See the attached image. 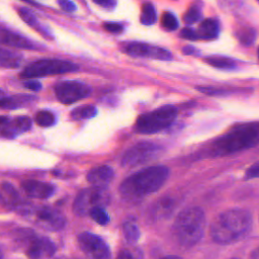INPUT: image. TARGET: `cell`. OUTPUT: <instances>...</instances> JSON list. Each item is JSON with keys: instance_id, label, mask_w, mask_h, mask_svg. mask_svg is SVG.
I'll use <instances>...</instances> for the list:
<instances>
[{"instance_id": "obj_1", "label": "cell", "mask_w": 259, "mask_h": 259, "mask_svg": "<svg viewBox=\"0 0 259 259\" xmlns=\"http://www.w3.org/2000/svg\"><path fill=\"white\" fill-rule=\"evenodd\" d=\"M253 219L247 209L231 208L219 213L210 224L211 239L222 245L244 239L251 231Z\"/></svg>"}, {"instance_id": "obj_2", "label": "cell", "mask_w": 259, "mask_h": 259, "mask_svg": "<svg viewBox=\"0 0 259 259\" xmlns=\"http://www.w3.org/2000/svg\"><path fill=\"white\" fill-rule=\"evenodd\" d=\"M169 176V169L163 165L142 169L125 178L119 186L121 196L131 202L140 201L146 195L158 191Z\"/></svg>"}, {"instance_id": "obj_3", "label": "cell", "mask_w": 259, "mask_h": 259, "mask_svg": "<svg viewBox=\"0 0 259 259\" xmlns=\"http://www.w3.org/2000/svg\"><path fill=\"white\" fill-rule=\"evenodd\" d=\"M259 145V127L241 124L214 140L209 147L210 156H227Z\"/></svg>"}, {"instance_id": "obj_4", "label": "cell", "mask_w": 259, "mask_h": 259, "mask_svg": "<svg viewBox=\"0 0 259 259\" xmlns=\"http://www.w3.org/2000/svg\"><path fill=\"white\" fill-rule=\"evenodd\" d=\"M205 215L200 207L192 206L183 209L175 219L172 235L179 246L190 248L197 244L203 236Z\"/></svg>"}, {"instance_id": "obj_5", "label": "cell", "mask_w": 259, "mask_h": 259, "mask_svg": "<svg viewBox=\"0 0 259 259\" xmlns=\"http://www.w3.org/2000/svg\"><path fill=\"white\" fill-rule=\"evenodd\" d=\"M17 211L23 217L31 219L35 225L47 231H59L66 224L62 212L51 206H33L24 202Z\"/></svg>"}, {"instance_id": "obj_6", "label": "cell", "mask_w": 259, "mask_h": 259, "mask_svg": "<svg viewBox=\"0 0 259 259\" xmlns=\"http://www.w3.org/2000/svg\"><path fill=\"white\" fill-rule=\"evenodd\" d=\"M177 109L172 105H165L138 117L136 130L142 134H153L168 127L174 121Z\"/></svg>"}, {"instance_id": "obj_7", "label": "cell", "mask_w": 259, "mask_h": 259, "mask_svg": "<svg viewBox=\"0 0 259 259\" xmlns=\"http://www.w3.org/2000/svg\"><path fill=\"white\" fill-rule=\"evenodd\" d=\"M110 201V194L106 187L91 186L81 190L73 203V210L77 215L85 217L96 207H105Z\"/></svg>"}, {"instance_id": "obj_8", "label": "cell", "mask_w": 259, "mask_h": 259, "mask_svg": "<svg viewBox=\"0 0 259 259\" xmlns=\"http://www.w3.org/2000/svg\"><path fill=\"white\" fill-rule=\"evenodd\" d=\"M78 66L64 60H39L26 66L20 73L22 78H37L77 71Z\"/></svg>"}, {"instance_id": "obj_9", "label": "cell", "mask_w": 259, "mask_h": 259, "mask_svg": "<svg viewBox=\"0 0 259 259\" xmlns=\"http://www.w3.org/2000/svg\"><path fill=\"white\" fill-rule=\"evenodd\" d=\"M162 152V148L156 144L142 142L130 148L121 158L123 167H136L156 159Z\"/></svg>"}, {"instance_id": "obj_10", "label": "cell", "mask_w": 259, "mask_h": 259, "mask_svg": "<svg viewBox=\"0 0 259 259\" xmlns=\"http://www.w3.org/2000/svg\"><path fill=\"white\" fill-rule=\"evenodd\" d=\"M78 245L88 259H111L106 242L98 235L84 232L78 235Z\"/></svg>"}, {"instance_id": "obj_11", "label": "cell", "mask_w": 259, "mask_h": 259, "mask_svg": "<svg viewBox=\"0 0 259 259\" xmlns=\"http://www.w3.org/2000/svg\"><path fill=\"white\" fill-rule=\"evenodd\" d=\"M57 98L65 104H70L86 98L90 95L91 89L88 85L77 81H64L55 88Z\"/></svg>"}, {"instance_id": "obj_12", "label": "cell", "mask_w": 259, "mask_h": 259, "mask_svg": "<svg viewBox=\"0 0 259 259\" xmlns=\"http://www.w3.org/2000/svg\"><path fill=\"white\" fill-rule=\"evenodd\" d=\"M124 51L126 54L133 57H147L163 61H168L172 58V54L163 48L149 46L147 44L138 41L128 42L125 45Z\"/></svg>"}, {"instance_id": "obj_13", "label": "cell", "mask_w": 259, "mask_h": 259, "mask_svg": "<svg viewBox=\"0 0 259 259\" xmlns=\"http://www.w3.org/2000/svg\"><path fill=\"white\" fill-rule=\"evenodd\" d=\"M56 251L55 244L46 237L32 238L26 248V256L29 259H48Z\"/></svg>"}, {"instance_id": "obj_14", "label": "cell", "mask_w": 259, "mask_h": 259, "mask_svg": "<svg viewBox=\"0 0 259 259\" xmlns=\"http://www.w3.org/2000/svg\"><path fill=\"white\" fill-rule=\"evenodd\" d=\"M1 135L5 138H14L21 133H25L31 127V120L27 116H18L13 119L2 116L0 118Z\"/></svg>"}, {"instance_id": "obj_15", "label": "cell", "mask_w": 259, "mask_h": 259, "mask_svg": "<svg viewBox=\"0 0 259 259\" xmlns=\"http://www.w3.org/2000/svg\"><path fill=\"white\" fill-rule=\"evenodd\" d=\"M21 188L28 196L37 199H47L51 197L56 190L53 184L31 179L21 182Z\"/></svg>"}, {"instance_id": "obj_16", "label": "cell", "mask_w": 259, "mask_h": 259, "mask_svg": "<svg viewBox=\"0 0 259 259\" xmlns=\"http://www.w3.org/2000/svg\"><path fill=\"white\" fill-rule=\"evenodd\" d=\"M114 177V171L109 166H98L93 169H91L86 178L87 181L92 184L93 186H99V187H106L113 179Z\"/></svg>"}, {"instance_id": "obj_17", "label": "cell", "mask_w": 259, "mask_h": 259, "mask_svg": "<svg viewBox=\"0 0 259 259\" xmlns=\"http://www.w3.org/2000/svg\"><path fill=\"white\" fill-rule=\"evenodd\" d=\"M1 202L2 205L7 209L15 210H17L23 203L15 188L7 182H3L1 185Z\"/></svg>"}, {"instance_id": "obj_18", "label": "cell", "mask_w": 259, "mask_h": 259, "mask_svg": "<svg viewBox=\"0 0 259 259\" xmlns=\"http://www.w3.org/2000/svg\"><path fill=\"white\" fill-rule=\"evenodd\" d=\"M0 40L3 45H8V46L16 47L19 49H28V50L35 49V46L33 45V42L28 38L4 28L1 29Z\"/></svg>"}, {"instance_id": "obj_19", "label": "cell", "mask_w": 259, "mask_h": 259, "mask_svg": "<svg viewBox=\"0 0 259 259\" xmlns=\"http://www.w3.org/2000/svg\"><path fill=\"white\" fill-rule=\"evenodd\" d=\"M220 33V25L215 19L207 18L204 19L198 26L197 34L199 38L213 39L218 37Z\"/></svg>"}, {"instance_id": "obj_20", "label": "cell", "mask_w": 259, "mask_h": 259, "mask_svg": "<svg viewBox=\"0 0 259 259\" xmlns=\"http://www.w3.org/2000/svg\"><path fill=\"white\" fill-rule=\"evenodd\" d=\"M205 62L208 65L222 70H234L235 68H237L236 61L225 56H209L205 58Z\"/></svg>"}, {"instance_id": "obj_21", "label": "cell", "mask_w": 259, "mask_h": 259, "mask_svg": "<svg viewBox=\"0 0 259 259\" xmlns=\"http://www.w3.org/2000/svg\"><path fill=\"white\" fill-rule=\"evenodd\" d=\"M235 35L240 44L244 46H251L256 40V30L250 26H240L237 28Z\"/></svg>"}, {"instance_id": "obj_22", "label": "cell", "mask_w": 259, "mask_h": 259, "mask_svg": "<svg viewBox=\"0 0 259 259\" xmlns=\"http://www.w3.org/2000/svg\"><path fill=\"white\" fill-rule=\"evenodd\" d=\"M21 55L2 49L0 53V65L2 68H16L20 65Z\"/></svg>"}, {"instance_id": "obj_23", "label": "cell", "mask_w": 259, "mask_h": 259, "mask_svg": "<svg viewBox=\"0 0 259 259\" xmlns=\"http://www.w3.org/2000/svg\"><path fill=\"white\" fill-rule=\"evenodd\" d=\"M140 19H141V22L145 25H152L156 22L157 13L153 4H151L150 2H147L143 5Z\"/></svg>"}, {"instance_id": "obj_24", "label": "cell", "mask_w": 259, "mask_h": 259, "mask_svg": "<svg viewBox=\"0 0 259 259\" xmlns=\"http://www.w3.org/2000/svg\"><path fill=\"white\" fill-rule=\"evenodd\" d=\"M122 232L124 238L130 243H136L140 239V230L139 227L133 222H125L122 225Z\"/></svg>"}, {"instance_id": "obj_25", "label": "cell", "mask_w": 259, "mask_h": 259, "mask_svg": "<svg viewBox=\"0 0 259 259\" xmlns=\"http://www.w3.org/2000/svg\"><path fill=\"white\" fill-rule=\"evenodd\" d=\"M97 113V109L93 105H82L75 108L71 112V116L74 119H85L91 118Z\"/></svg>"}, {"instance_id": "obj_26", "label": "cell", "mask_w": 259, "mask_h": 259, "mask_svg": "<svg viewBox=\"0 0 259 259\" xmlns=\"http://www.w3.org/2000/svg\"><path fill=\"white\" fill-rule=\"evenodd\" d=\"M55 115L48 110L38 111L35 115V122L40 126H51L55 123Z\"/></svg>"}, {"instance_id": "obj_27", "label": "cell", "mask_w": 259, "mask_h": 259, "mask_svg": "<svg viewBox=\"0 0 259 259\" xmlns=\"http://www.w3.org/2000/svg\"><path fill=\"white\" fill-rule=\"evenodd\" d=\"M91 219L96 222L97 224L101 225V226H104V225H107L109 223V215L107 213V211L104 209V207H96L94 208L90 214Z\"/></svg>"}, {"instance_id": "obj_28", "label": "cell", "mask_w": 259, "mask_h": 259, "mask_svg": "<svg viewBox=\"0 0 259 259\" xmlns=\"http://www.w3.org/2000/svg\"><path fill=\"white\" fill-rule=\"evenodd\" d=\"M161 23L164 28L168 30H174L178 27V20L175 17V15L171 12H164L162 15Z\"/></svg>"}, {"instance_id": "obj_29", "label": "cell", "mask_w": 259, "mask_h": 259, "mask_svg": "<svg viewBox=\"0 0 259 259\" xmlns=\"http://www.w3.org/2000/svg\"><path fill=\"white\" fill-rule=\"evenodd\" d=\"M18 13L20 15V17L23 19V21L25 23H27L29 26L34 27L35 29L39 28V25L37 23V19L34 16V14L32 12H30L27 8H19Z\"/></svg>"}, {"instance_id": "obj_30", "label": "cell", "mask_w": 259, "mask_h": 259, "mask_svg": "<svg viewBox=\"0 0 259 259\" xmlns=\"http://www.w3.org/2000/svg\"><path fill=\"white\" fill-rule=\"evenodd\" d=\"M183 18H184V21L186 23L192 24V23L200 20V18H201V11H200V9L197 6L193 5V6H191L186 11V13L184 14Z\"/></svg>"}, {"instance_id": "obj_31", "label": "cell", "mask_w": 259, "mask_h": 259, "mask_svg": "<svg viewBox=\"0 0 259 259\" xmlns=\"http://www.w3.org/2000/svg\"><path fill=\"white\" fill-rule=\"evenodd\" d=\"M245 179H254V178H259V162H256L252 164L245 172Z\"/></svg>"}, {"instance_id": "obj_32", "label": "cell", "mask_w": 259, "mask_h": 259, "mask_svg": "<svg viewBox=\"0 0 259 259\" xmlns=\"http://www.w3.org/2000/svg\"><path fill=\"white\" fill-rule=\"evenodd\" d=\"M180 35L181 37L185 38V39H188V40H195L198 37V34H197V31L191 29V28H183L181 31H180Z\"/></svg>"}, {"instance_id": "obj_33", "label": "cell", "mask_w": 259, "mask_h": 259, "mask_svg": "<svg viewBox=\"0 0 259 259\" xmlns=\"http://www.w3.org/2000/svg\"><path fill=\"white\" fill-rule=\"evenodd\" d=\"M58 3L60 7L67 12H73L76 10V5L71 0H58Z\"/></svg>"}, {"instance_id": "obj_34", "label": "cell", "mask_w": 259, "mask_h": 259, "mask_svg": "<svg viewBox=\"0 0 259 259\" xmlns=\"http://www.w3.org/2000/svg\"><path fill=\"white\" fill-rule=\"evenodd\" d=\"M116 259H142L139 257L138 253L130 251V250H121L119 251Z\"/></svg>"}, {"instance_id": "obj_35", "label": "cell", "mask_w": 259, "mask_h": 259, "mask_svg": "<svg viewBox=\"0 0 259 259\" xmlns=\"http://www.w3.org/2000/svg\"><path fill=\"white\" fill-rule=\"evenodd\" d=\"M93 2L107 10H112L116 6V0H93Z\"/></svg>"}, {"instance_id": "obj_36", "label": "cell", "mask_w": 259, "mask_h": 259, "mask_svg": "<svg viewBox=\"0 0 259 259\" xmlns=\"http://www.w3.org/2000/svg\"><path fill=\"white\" fill-rule=\"evenodd\" d=\"M105 30L111 32V33H119L122 31V26L119 23L115 22H106L104 23Z\"/></svg>"}, {"instance_id": "obj_37", "label": "cell", "mask_w": 259, "mask_h": 259, "mask_svg": "<svg viewBox=\"0 0 259 259\" xmlns=\"http://www.w3.org/2000/svg\"><path fill=\"white\" fill-rule=\"evenodd\" d=\"M24 87L29 89V90H32V91H38L40 88H41V85L39 82L37 81H27L24 83Z\"/></svg>"}, {"instance_id": "obj_38", "label": "cell", "mask_w": 259, "mask_h": 259, "mask_svg": "<svg viewBox=\"0 0 259 259\" xmlns=\"http://www.w3.org/2000/svg\"><path fill=\"white\" fill-rule=\"evenodd\" d=\"M250 259H259V245L250 253Z\"/></svg>"}, {"instance_id": "obj_39", "label": "cell", "mask_w": 259, "mask_h": 259, "mask_svg": "<svg viewBox=\"0 0 259 259\" xmlns=\"http://www.w3.org/2000/svg\"><path fill=\"white\" fill-rule=\"evenodd\" d=\"M183 52H184V54H194V52H196V50L194 49V48H189V47H187V48H184L183 49Z\"/></svg>"}, {"instance_id": "obj_40", "label": "cell", "mask_w": 259, "mask_h": 259, "mask_svg": "<svg viewBox=\"0 0 259 259\" xmlns=\"http://www.w3.org/2000/svg\"><path fill=\"white\" fill-rule=\"evenodd\" d=\"M161 259H182V258L179 257V256H176V255H168V256H165Z\"/></svg>"}, {"instance_id": "obj_41", "label": "cell", "mask_w": 259, "mask_h": 259, "mask_svg": "<svg viewBox=\"0 0 259 259\" xmlns=\"http://www.w3.org/2000/svg\"><path fill=\"white\" fill-rule=\"evenodd\" d=\"M22 1H25V2H29V3H32V4H34V2H33L32 0H22Z\"/></svg>"}, {"instance_id": "obj_42", "label": "cell", "mask_w": 259, "mask_h": 259, "mask_svg": "<svg viewBox=\"0 0 259 259\" xmlns=\"http://www.w3.org/2000/svg\"><path fill=\"white\" fill-rule=\"evenodd\" d=\"M257 55H258V60H259V48H258V51H257Z\"/></svg>"}, {"instance_id": "obj_43", "label": "cell", "mask_w": 259, "mask_h": 259, "mask_svg": "<svg viewBox=\"0 0 259 259\" xmlns=\"http://www.w3.org/2000/svg\"><path fill=\"white\" fill-rule=\"evenodd\" d=\"M231 259H238V258H231Z\"/></svg>"}, {"instance_id": "obj_44", "label": "cell", "mask_w": 259, "mask_h": 259, "mask_svg": "<svg viewBox=\"0 0 259 259\" xmlns=\"http://www.w3.org/2000/svg\"><path fill=\"white\" fill-rule=\"evenodd\" d=\"M258 1H259V0H258Z\"/></svg>"}]
</instances>
